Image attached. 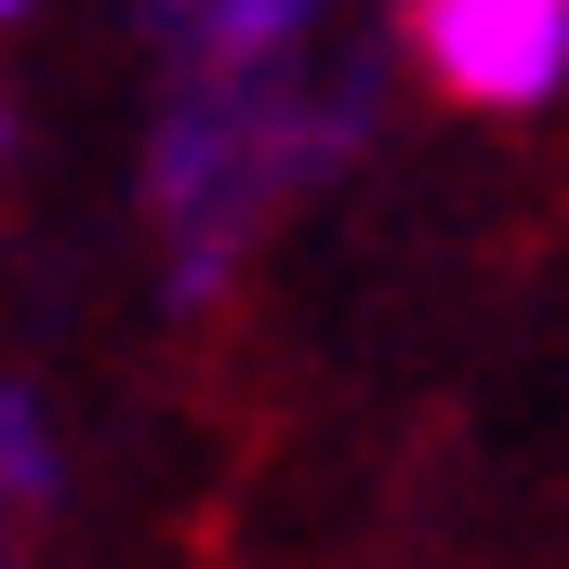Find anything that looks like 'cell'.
Listing matches in <instances>:
<instances>
[{
  "instance_id": "cell-1",
  "label": "cell",
  "mask_w": 569,
  "mask_h": 569,
  "mask_svg": "<svg viewBox=\"0 0 569 569\" xmlns=\"http://www.w3.org/2000/svg\"><path fill=\"white\" fill-rule=\"evenodd\" d=\"M371 146V80L318 53V13L291 0H226V13H159V107H146V252L159 305L199 318L266 252L291 199Z\"/></svg>"
},
{
  "instance_id": "cell-2",
  "label": "cell",
  "mask_w": 569,
  "mask_h": 569,
  "mask_svg": "<svg viewBox=\"0 0 569 569\" xmlns=\"http://www.w3.org/2000/svg\"><path fill=\"white\" fill-rule=\"evenodd\" d=\"M398 40L463 120H543L569 93V0H411Z\"/></svg>"
},
{
  "instance_id": "cell-3",
  "label": "cell",
  "mask_w": 569,
  "mask_h": 569,
  "mask_svg": "<svg viewBox=\"0 0 569 569\" xmlns=\"http://www.w3.org/2000/svg\"><path fill=\"white\" fill-rule=\"evenodd\" d=\"M67 477H80V450H67L53 385L40 371H0V530H40L67 503Z\"/></svg>"
},
{
  "instance_id": "cell-4",
  "label": "cell",
  "mask_w": 569,
  "mask_h": 569,
  "mask_svg": "<svg viewBox=\"0 0 569 569\" xmlns=\"http://www.w3.org/2000/svg\"><path fill=\"white\" fill-rule=\"evenodd\" d=\"M0 159H13V107H0Z\"/></svg>"
}]
</instances>
